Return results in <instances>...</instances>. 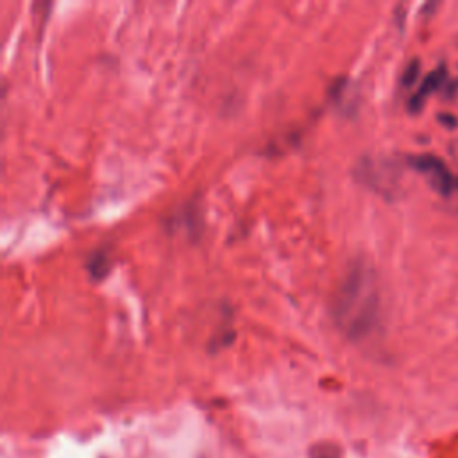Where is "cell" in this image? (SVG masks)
Masks as SVG:
<instances>
[{
  "instance_id": "4",
  "label": "cell",
  "mask_w": 458,
  "mask_h": 458,
  "mask_svg": "<svg viewBox=\"0 0 458 458\" xmlns=\"http://www.w3.org/2000/svg\"><path fill=\"white\" fill-rule=\"evenodd\" d=\"M88 269H90L91 276L95 277H104L110 270V263H108V256H104L103 253H99L97 256H93L88 263Z\"/></svg>"
},
{
  "instance_id": "2",
  "label": "cell",
  "mask_w": 458,
  "mask_h": 458,
  "mask_svg": "<svg viewBox=\"0 0 458 458\" xmlns=\"http://www.w3.org/2000/svg\"><path fill=\"white\" fill-rule=\"evenodd\" d=\"M410 163L416 171H419L420 174H424L428 178L430 185L442 195H450L454 188V178L451 176L450 168L446 167V163L440 158L432 154H420L412 156Z\"/></svg>"
},
{
  "instance_id": "5",
  "label": "cell",
  "mask_w": 458,
  "mask_h": 458,
  "mask_svg": "<svg viewBox=\"0 0 458 458\" xmlns=\"http://www.w3.org/2000/svg\"><path fill=\"white\" fill-rule=\"evenodd\" d=\"M419 72H420V63H419V59H413L412 63L408 64V67H406V70H405V74H403V86H412L413 83H416V79H417V76H419Z\"/></svg>"
},
{
  "instance_id": "3",
  "label": "cell",
  "mask_w": 458,
  "mask_h": 458,
  "mask_svg": "<svg viewBox=\"0 0 458 458\" xmlns=\"http://www.w3.org/2000/svg\"><path fill=\"white\" fill-rule=\"evenodd\" d=\"M444 81H446V67H444V64H440V67L433 69L428 76L424 77L423 83H420V86H419V90L412 95V99H410V104H408L410 111H413V113H416V111L423 110L426 99H428L433 91H437L440 86H442Z\"/></svg>"
},
{
  "instance_id": "1",
  "label": "cell",
  "mask_w": 458,
  "mask_h": 458,
  "mask_svg": "<svg viewBox=\"0 0 458 458\" xmlns=\"http://www.w3.org/2000/svg\"><path fill=\"white\" fill-rule=\"evenodd\" d=\"M333 317L349 338H365L374 331L379 319V292L372 269L356 263L345 274L333 301Z\"/></svg>"
}]
</instances>
